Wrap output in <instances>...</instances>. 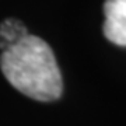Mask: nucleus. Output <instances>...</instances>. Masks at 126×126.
I'll return each instance as SVG.
<instances>
[{
  "mask_svg": "<svg viewBox=\"0 0 126 126\" xmlns=\"http://www.w3.org/2000/svg\"><path fill=\"white\" fill-rule=\"evenodd\" d=\"M0 67L10 84L32 99L49 102L62 95V74L52 48L36 35H28L1 52Z\"/></svg>",
  "mask_w": 126,
  "mask_h": 126,
  "instance_id": "nucleus-1",
  "label": "nucleus"
},
{
  "mask_svg": "<svg viewBox=\"0 0 126 126\" xmlns=\"http://www.w3.org/2000/svg\"><path fill=\"white\" fill-rule=\"evenodd\" d=\"M104 16L105 38L118 46H126V0H105Z\"/></svg>",
  "mask_w": 126,
  "mask_h": 126,
  "instance_id": "nucleus-2",
  "label": "nucleus"
},
{
  "mask_svg": "<svg viewBox=\"0 0 126 126\" xmlns=\"http://www.w3.org/2000/svg\"><path fill=\"white\" fill-rule=\"evenodd\" d=\"M27 28L17 18H7L0 24V48L6 50L28 36Z\"/></svg>",
  "mask_w": 126,
  "mask_h": 126,
  "instance_id": "nucleus-3",
  "label": "nucleus"
}]
</instances>
